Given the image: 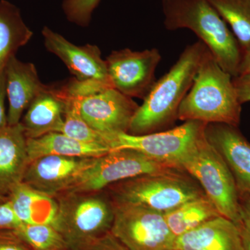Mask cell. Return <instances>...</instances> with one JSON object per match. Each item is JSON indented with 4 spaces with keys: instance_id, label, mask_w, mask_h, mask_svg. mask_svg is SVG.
Listing matches in <instances>:
<instances>
[{
    "instance_id": "1",
    "label": "cell",
    "mask_w": 250,
    "mask_h": 250,
    "mask_svg": "<svg viewBox=\"0 0 250 250\" xmlns=\"http://www.w3.org/2000/svg\"><path fill=\"white\" fill-rule=\"evenodd\" d=\"M201 41L187 45L168 72L156 81L139 106L128 134L144 135L173 127L178 111L207 50Z\"/></svg>"
},
{
    "instance_id": "2",
    "label": "cell",
    "mask_w": 250,
    "mask_h": 250,
    "mask_svg": "<svg viewBox=\"0 0 250 250\" xmlns=\"http://www.w3.org/2000/svg\"><path fill=\"white\" fill-rule=\"evenodd\" d=\"M164 24L167 30L188 29L233 77L238 75L243 52L236 37L207 0H162Z\"/></svg>"
},
{
    "instance_id": "3",
    "label": "cell",
    "mask_w": 250,
    "mask_h": 250,
    "mask_svg": "<svg viewBox=\"0 0 250 250\" xmlns=\"http://www.w3.org/2000/svg\"><path fill=\"white\" fill-rule=\"evenodd\" d=\"M241 105L233 77L220 66L207 49L191 87L179 106L178 120L238 126Z\"/></svg>"
},
{
    "instance_id": "4",
    "label": "cell",
    "mask_w": 250,
    "mask_h": 250,
    "mask_svg": "<svg viewBox=\"0 0 250 250\" xmlns=\"http://www.w3.org/2000/svg\"><path fill=\"white\" fill-rule=\"evenodd\" d=\"M104 191L115 205H134L165 213L205 195L190 174L177 167L118 182Z\"/></svg>"
},
{
    "instance_id": "5",
    "label": "cell",
    "mask_w": 250,
    "mask_h": 250,
    "mask_svg": "<svg viewBox=\"0 0 250 250\" xmlns=\"http://www.w3.org/2000/svg\"><path fill=\"white\" fill-rule=\"evenodd\" d=\"M55 197L59 205L55 228L69 249H80L111 231L115 205L104 190L65 192Z\"/></svg>"
},
{
    "instance_id": "6",
    "label": "cell",
    "mask_w": 250,
    "mask_h": 250,
    "mask_svg": "<svg viewBox=\"0 0 250 250\" xmlns=\"http://www.w3.org/2000/svg\"><path fill=\"white\" fill-rule=\"evenodd\" d=\"M178 166L197 181L222 216L237 225L242 223L236 182L222 156L206 139L205 133Z\"/></svg>"
},
{
    "instance_id": "7",
    "label": "cell",
    "mask_w": 250,
    "mask_h": 250,
    "mask_svg": "<svg viewBox=\"0 0 250 250\" xmlns=\"http://www.w3.org/2000/svg\"><path fill=\"white\" fill-rule=\"evenodd\" d=\"M207 125L188 121L178 126L152 134L120 133L103 137L111 150L134 149L154 160L179 168L181 159L205 136Z\"/></svg>"
},
{
    "instance_id": "8",
    "label": "cell",
    "mask_w": 250,
    "mask_h": 250,
    "mask_svg": "<svg viewBox=\"0 0 250 250\" xmlns=\"http://www.w3.org/2000/svg\"><path fill=\"white\" fill-rule=\"evenodd\" d=\"M172 167H175L154 160L134 149H113L95 158L93 165L62 193L103 191L118 182Z\"/></svg>"
},
{
    "instance_id": "9",
    "label": "cell",
    "mask_w": 250,
    "mask_h": 250,
    "mask_svg": "<svg viewBox=\"0 0 250 250\" xmlns=\"http://www.w3.org/2000/svg\"><path fill=\"white\" fill-rule=\"evenodd\" d=\"M111 233L129 250H172L176 237L164 213L134 205H115Z\"/></svg>"
},
{
    "instance_id": "10",
    "label": "cell",
    "mask_w": 250,
    "mask_h": 250,
    "mask_svg": "<svg viewBox=\"0 0 250 250\" xmlns=\"http://www.w3.org/2000/svg\"><path fill=\"white\" fill-rule=\"evenodd\" d=\"M161 60L156 48L113 51L106 59L113 88L129 98L144 100L156 82V69Z\"/></svg>"
},
{
    "instance_id": "11",
    "label": "cell",
    "mask_w": 250,
    "mask_h": 250,
    "mask_svg": "<svg viewBox=\"0 0 250 250\" xmlns=\"http://www.w3.org/2000/svg\"><path fill=\"white\" fill-rule=\"evenodd\" d=\"M76 100L82 118L103 136L127 133L139 106L114 88Z\"/></svg>"
},
{
    "instance_id": "12",
    "label": "cell",
    "mask_w": 250,
    "mask_h": 250,
    "mask_svg": "<svg viewBox=\"0 0 250 250\" xmlns=\"http://www.w3.org/2000/svg\"><path fill=\"white\" fill-rule=\"evenodd\" d=\"M95 160V158L42 156L29 163L22 183L56 197L66 191Z\"/></svg>"
},
{
    "instance_id": "13",
    "label": "cell",
    "mask_w": 250,
    "mask_h": 250,
    "mask_svg": "<svg viewBox=\"0 0 250 250\" xmlns=\"http://www.w3.org/2000/svg\"><path fill=\"white\" fill-rule=\"evenodd\" d=\"M46 49L65 64L77 80H94L113 87L106 61L97 45L77 46L47 27L42 30Z\"/></svg>"
},
{
    "instance_id": "14",
    "label": "cell",
    "mask_w": 250,
    "mask_h": 250,
    "mask_svg": "<svg viewBox=\"0 0 250 250\" xmlns=\"http://www.w3.org/2000/svg\"><path fill=\"white\" fill-rule=\"evenodd\" d=\"M205 137L218 151L232 174L239 194L250 192V143L238 126L210 123Z\"/></svg>"
},
{
    "instance_id": "15",
    "label": "cell",
    "mask_w": 250,
    "mask_h": 250,
    "mask_svg": "<svg viewBox=\"0 0 250 250\" xmlns=\"http://www.w3.org/2000/svg\"><path fill=\"white\" fill-rule=\"evenodd\" d=\"M6 95L9 100L8 125L21 123L23 113L36 97L47 88L41 82L35 65L11 57L5 68Z\"/></svg>"
},
{
    "instance_id": "16",
    "label": "cell",
    "mask_w": 250,
    "mask_h": 250,
    "mask_svg": "<svg viewBox=\"0 0 250 250\" xmlns=\"http://www.w3.org/2000/svg\"><path fill=\"white\" fill-rule=\"evenodd\" d=\"M172 250H244L238 225L218 216L177 237Z\"/></svg>"
},
{
    "instance_id": "17",
    "label": "cell",
    "mask_w": 250,
    "mask_h": 250,
    "mask_svg": "<svg viewBox=\"0 0 250 250\" xmlns=\"http://www.w3.org/2000/svg\"><path fill=\"white\" fill-rule=\"evenodd\" d=\"M29 164L27 137L21 123L0 129V193L9 197L22 183Z\"/></svg>"
},
{
    "instance_id": "18",
    "label": "cell",
    "mask_w": 250,
    "mask_h": 250,
    "mask_svg": "<svg viewBox=\"0 0 250 250\" xmlns=\"http://www.w3.org/2000/svg\"><path fill=\"white\" fill-rule=\"evenodd\" d=\"M65 108V99L59 87L47 85L31 104L21 120L27 139L62 132Z\"/></svg>"
},
{
    "instance_id": "19",
    "label": "cell",
    "mask_w": 250,
    "mask_h": 250,
    "mask_svg": "<svg viewBox=\"0 0 250 250\" xmlns=\"http://www.w3.org/2000/svg\"><path fill=\"white\" fill-rule=\"evenodd\" d=\"M9 200L23 224H42L55 228L59 209L55 197L38 191L22 182L13 189Z\"/></svg>"
},
{
    "instance_id": "20",
    "label": "cell",
    "mask_w": 250,
    "mask_h": 250,
    "mask_svg": "<svg viewBox=\"0 0 250 250\" xmlns=\"http://www.w3.org/2000/svg\"><path fill=\"white\" fill-rule=\"evenodd\" d=\"M27 149L29 163L47 155L97 158L111 151L107 146L82 142L62 132H50L27 139Z\"/></svg>"
},
{
    "instance_id": "21",
    "label": "cell",
    "mask_w": 250,
    "mask_h": 250,
    "mask_svg": "<svg viewBox=\"0 0 250 250\" xmlns=\"http://www.w3.org/2000/svg\"><path fill=\"white\" fill-rule=\"evenodd\" d=\"M33 34L17 6L0 0V74L18 49L27 45Z\"/></svg>"
},
{
    "instance_id": "22",
    "label": "cell",
    "mask_w": 250,
    "mask_h": 250,
    "mask_svg": "<svg viewBox=\"0 0 250 250\" xmlns=\"http://www.w3.org/2000/svg\"><path fill=\"white\" fill-rule=\"evenodd\" d=\"M164 216L171 232L177 238L222 215L205 195L182 204Z\"/></svg>"
},
{
    "instance_id": "23",
    "label": "cell",
    "mask_w": 250,
    "mask_h": 250,
    "mask_svg": "<svg viewBox=\"0 0 250 250\" xmlns=\"http://www.w3.org/2000/svg\"><path fill=\"white\" fill-rule=\"evenodd\" d=\"M230 27L243 53L250 52V0H207Z\"/></svg>"
},
{
    "instance_id": "24",
    "label": "cell",
    "mask_w": 250,
    "mask_h": 250,
    "mask_svg": "<svg viewBox=\"0 0 250 250\" xmlns=\"http://www.w3.org/2000/svg\"><path fill=\"white\" fill-rule=\"evenodd\" d=\"M31 250H67L65 238L50 225L22 224L16 229Z\"/></svg>"
},
{
    "instance_id": "25",
    "label": "cell",
    "mask_w": 250,
    "mask_h": 250,
    "mask_svg": "<svg viewBox=\"0 0 250 250\" xmlns=\"http://www.w3.org/2000/svg\"><path fill=\"white\" fill-rule=\"evenodd\" d=\"M60 90L65 102L64 123L62 133L82 142L107 146L103 135L90 127L82 118L76 99L66 96L61 88Z\"/></svg>"
},
{
    "instance_id": "26",
    "label": "cell",
    "mask_w": 250,
    "mask_h": 250,
    "mask_svg": "<svg viewBox=\"0 0 250 250\" xmlns=\"http://www.w3.org/2000/svg\"><path fill=\"white\" fill-rule=\"evenodd\" d=\"M100 0H63L62 9L70 22L87 27Z\"/></svg>"
},
{
    "instance_id": "27",
    "label": "cell",
    "mask_w": 250,
    "mask_h": 250,
    "mask_svg": "<svg viewBox=\"0 0 250 250\" xmlns=\"http://www.w3.org/2000/svg\"><path fill=\"white\" fill-rule=\"evenodd\" d=\"M77 250H129L110 232Z\"/></svg>"
},
{
    "instance_id": "28",
    "label": "cell",
    "mask_w": 250,
    "mask_h": 250,
    "mask_svg": "<svg viewBox=\"0 0 250 250\" xmlns=\"http://www.w3.org/2000/svg\"><path fill=\"white\" fill-rule=\"evenodd\" d=\"M0 250H31L16 230L0 229Z\"/></svg>"
},
{
    "instance_id": "29",
    "label": "cell",
    "mask_w": 250,
    "mask_h": 250,
    "mask_svg": "<svg viewBox=\"0 0 250 250\" xmlns=\"http://www.w3.org/2000/svg\"><path fill=\"white\" fill-rule=\"evenodd\" d=\"M9 200L0 205V229L16 230L22 225Z\"/></svg>"
},
{
    "instance_id": "30",
    "label": "cell",
    "mask_w": 250,
    "mask_h": 250,
    "mask_svg": "<svg viewBox=\"0 0 250 250\" xmlns=\"http://www.w3.org/2000/svg\"><path fill=\"white\" fill-rule=\"evenodd\" d=\"M233 83L240 103L250 102V72L233 77Z\"/></svg>"
},
{
    "instance_id": "31",
    "label": "cell",
    "mask_w": 250,
    "mask_h": 250,
    "mask_svg": "<svg viewBox=\"0 0 250 250\" xmlns=\"http://www.w3.org/2000/svg\"><path fill=\"white\" fill-rule=\"evenodd\" d=\"M6 96V79L4 70L0 74V129L8 126V118L5 108Z\"/></svg>"
},
{
    "instance_id": "32",
    "label": "cell",
    "mask_w": 250,
    "mask_h": 250,
    "mask_svg": "<svg viewBox=\"0 0 250 250\" xmlns=\"http://www.w3.org/2000/svg\"><path fill=\"white\" fill-rule=\"evenodd\" d=\"M239 205L242 223L250 228V192L239 194Z\"/></svg>"
},
{
    "instance_id": "33",
    "label": "cell",
    "mask_w": 250,
    "mask_h": 250,
    "mask_svg": "<svg viewBox=\"0 0 250 250\" xmlns=\"http://www.w3.org/2000/svg\"><path fill=\"white\" fill-rule=\"evenodd\" d=\"M243 243L244 250H250V228L243 225V223L238 225Z\"/></svg>"
},
{
    "instance_id": "34",
    "label": "cell",
    "mask_w": 250,
    "mask_h": 250,
    "mask_svg": "<svg viewBox=\"0 0 250 250\" xmlns=\"http://www.w3.org/2000/svg\"><path fill=\"white\" fill-rule=\"evenodd\" d=\"M250 72V52H246L243 54L239 69H238V75Z\"/></svg>"
},
{
    "instance_id": "35",
    "label": "cell",
    "mask_w": 250,
    "mask_h": 250,
    "mask_svg": "<svg viewBox=\"0 0 250 250\" xmlns=\"http://www.w3.org/2000/svg\"><path fill=\"white\" fill-rule=\"evenodd\" d=\"M8 200H9V197L4 196V195H1V194L0 193V205L7 201Z\"/></svg>"
},
{
    "instance_id": "36",
    "label": "cell",
    "mask_w": 250,
    "mask_h": 250,
    "mask_svg": "<svg viewBox=\"0 0 250 250\" xmlns=\"http://www.w3.org/2000/svg\"></svg>"
}]
</instances>
